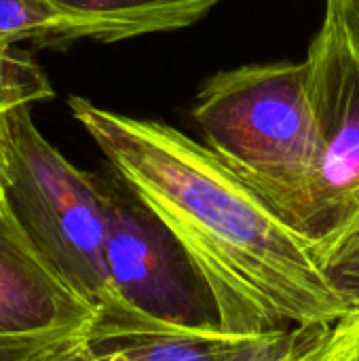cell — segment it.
Returning <instances> with one entry per match:
<instances>
[{"label":"cell","instance_id":"9c48e42d","mask_svg":"<svg viewBox=\"0 0 359 361\" xmlns=\"http://www.w3.org/2000/svg\"><path fill=\"white\" fill-rule=\"evenodd\" d=\"M17 42L61 49L72 44V36L47 0H0V44Z\"/></svg>","mask_w":359,"mask_h":361},{"label":"cell","instance_id":"9a60e30c","mask_svg":"<svg viewBox=\"0 0 359 361\" xmlns=\"http://www.w3.org/2000/svg\"><path fill=\"white\" fill-rule=\"evenodd\" d=\"M347 4H349V8L353 11V15H355V19H358L359 23V0H347Z\"/></svg>","mask_w":359,"mask_h":361},{"label":"cell","instance_id":"3957f363","mask_svg":"<svg viewBox=\"0 0 359 361\" xmlns=\"http://www.w3.org/2000/svg\"><path fill=\"white\" fill-rule=\"evenodd\" d=\"M203 144L298 231L315 167L305 61H267L207 76L190 108Z\"/></svg>","mask_w":359,"mask_h":361},{"label":"cell","instance_id":"6da1fadb","mask_svg":"<svg viewBox=\"0 0 359 361\" xmlns=\"http://www.w3.org/2000/svg\"><path fill=\"white\" fill-rule=\"evenodd\" d=\"M68 106L106 163L182 245L224 332L332 326L349 311L320 269L313 241L203 142L78 95Z\"/></svg>","mask_w":359,"mask_h":361},{"label":"cell","instance_id":"8fae6325","mask_svg":"<svg viewBox=\"0 0 359 361\" xmlns=\"http://www.w3.org/2000/svg\"><path fill=\"white\" fill-rule=\"evenodd\" d=\"M53 95L47 74L30 53L15 44H0V118Z\"/></svg>","mask_w":359,"mask_h":361},{"label":"cell","instance_id":"5b68a950","mask_svg":"<svg viewBox=\"0 0 359 361\" xmlns=\"http://www.w3.org/2000/svg\"><path fill=\"white\" fill-rule=\"evenodd\" d=\"M106 218V264L116 296L157 324L220 328L212 296L154 212L106 163L95 171Z\"/></svg>","mask_w":359,"mask_h":361},{"label":"cell","instance_id":"7c38bea8","mask_svg":"<svg viewBox=\"0 0 359 361\" xmlns=\"http://www.w3.org/2000/svg\"><path fill=\"white\" fill-rule=\"evenodd\" d=\"M91 328L0 341V361H104L93 345Z\"/></svg>","mask_w":359,"mask_h":361},{"label":"cell","instance_id":"8992f818","mask_svg":"<svg viewBox=\"0 0 359 361\" xmlns=\"http://www.w3.org/2000/svg\"><path fill=\"white\" fill-rule=\"evenodd\" d=\"M97 313L32 250L6 214L0 216V341L91 328Z\"/></svg>","mask_w":359,"mask_h":361},{"label":"cell","instance_id":"30bf717a","mask_svg":"<svg viewBox=\"0 0 359 361\" xmlns=\"http://www.w3.org/2000/svg\"><path fill=\"white\" fill-rule=\"evenodd\" d=\"M313 254L349 309L359 307V209L330 237L313 243Z\"/></svg>","mask_w":359,"mask_h":361},{"label":"cell","instance_id":"ba28073f","mask_svg":"<svg viewBox=\"0 0 359 361\" xmlns=\"http://www.w3.org/2000/svg\"><path fill=\"white\" fill-rule=\"evenodd\" d=\"M260 336L171 324L112 334L91 332L93 345L104 361H235Z\"/></svg>","mask_w":359,"mask_h":361},{"label":"cell","instance_id":"7a4b0ae2","mask_svg":"<svg viewBox=\"0 0 359 361\" xmlns=\"http://www.w3.org/2000/svg\"><path fill=\"white\" fill-rule=\"evenodd\" d=\"M0 192L6 216L40 260L97 313L93 334L157 326L112 288L95 171L72 165L38 131L30 106L0 118Z\"/></svg>","mask_w":359,"mask_h":361},{"label":"cell","instance_id":"277c9868","mask_svg":"<svg viewBox=\"0 0 359 361\" xmlns=\"http://www.w3.org/2000/svg\"><path fill=\"white\" fill-rule=\"evenodd\" d=\"M315 167L298 233L317 243L359 209V23L347 0H324L309 42Z\"/></svg>","mask_w":359,"mask_h":361},{"label":"cell","instance_id":"52a82bcc","mask_svg":"<svg viewBox=\"0 0 359 361\" xmlns=\"http://www.w3.org/2000/svg\"><path fill=\"white\" fill-rule=\"evenodd\" d=\"M66 21L72 42H121L186 30L222 0H47Z\"/></svg>","mask_w":359,"mask_h":361},{"label":"cell","instance_id":"5bb4252c","mask_svg":"<svg viewBox=\"0 0 359 361\" xmlns=\"http://www.w3.org/2000/svg\"><path fill=\"white\" fill-rule=\"evenodd\" d=\"M315 361H359V307L326 328Z\"/></svg>","mask_w":359,"mask_h":361},{"label":"cell","instance_id":"4fadbf2b","mask_svg":"<svg viewBox=\"0 0 359 361\" xmlns=\"http://www.w3.org/2000/svg\"><path fill=\"white\" fill-rule=\"evenodd\" d=\"M328 326L290 328L262 334L235 361H315L317 345Z\"/></svg>","mask_w":359,"mask_h":361},{"label":"cell","instance_id":"2e32d148","mask_svg":"<svg viewBox=\"0 0 359 361\" xmlns=\"http://www.w3.org/2000/svg\"><path fill=\"white\" fill-rule=\"evenodd\" d=\"M2 214H6V212H4V203H2V192H0V216H2Z\"/></svg>","mask_w":359,"mask_h":361}]
</instances>
